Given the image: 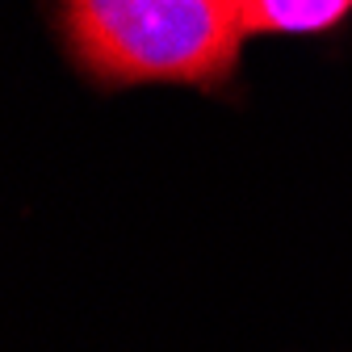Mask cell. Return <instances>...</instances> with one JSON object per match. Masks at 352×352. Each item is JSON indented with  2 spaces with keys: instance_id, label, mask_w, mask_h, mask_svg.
<instances>
[{
  "instance_id": "6da1fadb",
  "label": "cell",
  "mask_w": 352,
  "mask_h": 352,
  "mask_svg": "<svg viewBox=\"0 0 352 352\" xmlns=\"http://www.w3.org/2000/svg\"><path fill=\"white\" fill-rule=\"evenodd\" d=\"M63 38L105 88H214L235 72L248 25L235 0H63Z\"/></svg>"
},
{
  "instance_id": "7a4b0ae2",
  "label": "cell",
  "mask_w": 352,
  "mask_h": 352,
  "mask_svg": "<svg viewBox=\"0 0 352 352\" xmlns=\"http://www.w3.org/2000/svg\"><path fill=\"white\" fill-rule=\"evenodd\" d=\"M248 34H319L352 13V0H235Z\"/></svg>"
}]
</instances>
